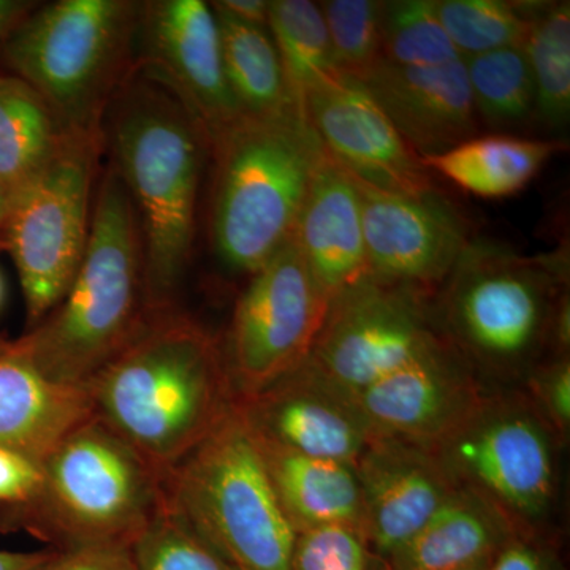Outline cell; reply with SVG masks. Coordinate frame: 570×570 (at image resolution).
Listing matches in <instances>:
<instances>
[{
    "label": "cell",
    "instance_id": "cell-43",
    "mask_svg": "<svg viewBox=\"0 0 570 570\" xmlns=\"http://www.w3.org/2000/svg\"><path fill=\"white\" fill-rule=\"evenodd\" d=\"M490 564H491V562H485V564L474 566V568L464 569V570H489Z\"/></svg>",
    "mask_w": 570,
    "mask_h": 570
},
{
    "label": "cell",
    "instance_id": "cell-41",
    "mask_svg": "<svg viewBox=\"0 0 570 570\" xmlns=\"http://www.w3.org/2000/svg\"><path fill=\"white\" fill-rule=\"evenodd\" d=\"M26 0H0V45L7 39L11 29L36 7Z\"/></svg>",
    "mask_w": 570,
    "mask_h": 570
},
{
    "label": "cell",
    "instance_id": "cell-30",
    "mask_svg": "<svg viewBox=\"0 0 570 570\" xmlns=\"http://www.w3.org/2000/svg\"><path fill=\"white\" fill-rule=\"evenodd\" d=\"M463 59L439 20L436 0L384 3L381 61L403 67H433Z\"/></svg>",
    "mask_w": 570,
    "mask_h": 570
},
{
    "label": "cell",
    "instance_id": "cell-26",
    "mask_svg": "<svg viewBox=\"0 0 570 570\" xmlns=\"http://www.w3.org/2000/svg\"><path fill=\"white\" fill-rule=\"evenodd\" d=\"M62 130L28 82L0 73V183L17 193L43 167Z\"/></svg>",
    "mask_w": 570,
    "mask_h": 570
},
{
    "label": "cell",
    "instance_id": "cell-44",
    "mask_svg": "<svg viewBox=\"0 0 570 570\" xmlns=\"http://www.w3.org/2000/svg\"><path fill=\"white\" fill-rule=\"evenodd\" d=\"M2 299H3V281H2V276H0V305H2Z\"/></svg>",
    "mask_w": 570,
    "mask_h": 570
},
{
    "label": "cell",
    "instance_id": "cell-2",
    "mask_svg": "<svg viewBox=\"0 0 570 570\" xmlns=\"http://www.w3.org/2000/svg\"><path fill=\"white\" fill-rule=\"evenodd\" d=\"M569 291L564 250L521 255L472 238L433 295L442 336L490 389L520 387L549 356L551 322Z\"/></svg>",
    "mask_w": 570,
    "mask_h": 570
},
{
    "label": "cell",
    "instance_id": "cell-38",
    "mask_svg": "<svg viewBox=\"0 0 570 570\" xmlns=\"http://www.w3.org/2000/svg\"><path fill=\"white\" fill-rule=\"evenodd\" d=\"M39 483V463L11 450L0 449V504H22L32 498Z\"/></svg>",
    "mask_w": 570,
    "mask_h": 570
},
{
    "label": "cell",
    "instance_id": "cell-9",
    "mask_svg": "<svg viewBox=\"0 0 570 570\" xmlns=\"http://www.w3.org/2000/svg\"><path fill=\"white\" fill-rule=\"evenodd\" d=\"M564 442L519 387L489 389L431 448L456 487L474 491L519 534H553Z\"/></svg>",
    "mask_w": 570,
    "mask_h": 570
},
{
    "label": "cell",
    "instance_id": "cell-40",
    "mask_svg": "<svg viewBox=\"0 0 570 570\" xmlns=\"http://www.w3.org/2000/svg\"><path fill=\"white\" fill-rule=\"evenodd\" d=\"M52 554L51 550L7 551L0 550V570H41Z\"/></svg>",
    "mask_w": 570,
    "mask_h": 570
},
{
    "label": "cell",
    "instance_id": "cell-20",
    "mask_svg": "<svg viewBox=\"0 0 570 570\" xmlns=\"http://www.w3.org/2000/svg\"><path fill=\"white\" fill-rule=\"evenodd\" d=\"M94 415L88 387L59 384L14 343L0 348V449L41 463Z\"/></svg>",
    "mask_w": 570,
    "mask_h": 570
},
{
    "label": "cell",
    "instance_id": "cell-4",
    "mask_svg": "<svg viewBox=\"0 0 570 570\" xmlns=\"http://www.w3.org/2000/svg\"><path fill=\"white\" fill-rule=\"evenodd\" d=\"M206 145L200 126L165 86L127 92L116 108L112 167L140 223L146 313L175 307L190 264Z\"/></svg>",
    "mask_w": 570,
    "mask_h": 570
},
{
    "label": "cell",
    "instance_id": "cell-5",
    "mask_svg": "<svg viewBox=\"0 0 570 570\" xmlns=\"http://www.w3.org/2000/svg\"><path fill=\"white\" fill-rule=\"evenodd\" d=\"M213 245L228 272L254 275L292 238L326 153L305 108L242 115L209 142Z\"/></svg>",
    "mask_w": 570,
    "mask_h": 570
},
{
    "label": "cell",
    "instance_id": "cell-29",
    "mask_svg": "<svg viewBox=\"0 0 570 570\" xmlns=\"http://www.w3.org/2000/svg\"><path fill=\"white\" fill-rule=\"evenodd\" d=\"M475 115L491 129L534 121L535 88L523 45L464 58Z\"/></svg>",
    "mask_w": 570,
    "mask_h": 570
},
{
    "label": "cell",
    "instance_id": "cell-1",
    "mask_svg": "<svg viewBox=\"0 0 570 570\" xmlns=\"http://www.w3.org/2000/svg\"><path fill=\"white\" fill-rule=\"evenodd\" d=\"M88 389L94 414L164 475L236 403L224 347L176 307L146 313Z\"/></svg>",
    "mask_w": 570,
    "mask_h": 570
},
{
    "label": "cell",
    "instance_id": "cell-18",
    "mask_svg": "<svg viewBox=\"0 0 570 570\" xmlns=\"http://www.w3.org/2000/svg\"><path fill=\"white\" fill-rule=\"evenodd\" d=\"M355 472L365 542L381 562L406 546L456 490L433 450L397 439H371Z\"/></svg>",
    "mask_w": 570,
    "mask_h": 570
},
{
    "label": "cell",
    "instance_id": "cell-13",
    "mask_svg": "<svg viewBox=\"0 0 570 570\" xmlns=\"http://www.w3.org/2000/svg\"><path fill=\"white\" fill-rule=\"evenodd\" d=\"M354 179L362 200L367 275L434 294L474 238L463 213L438 187L390 193Z\"/></svg>",
    "mask_w": 570,
    "mask_h": 570
},
{
    "label": "cell",
    "instance_id": "cell-24",
    "mask_svg": "<svg viewBox=\"0 0 570 570\" xmlns=\"http://www.w3.org/2000/svg\"><path fill=\"white\" fill-rule=\"evenodd\" d=\"M566 148L561 140H534L515 135H475L438 156L423 157L428 171L441 175L480 198L520 194Z\"/></svg>",
    "mask_w": 570,
    "mask_h": 570
},
{
    "label": "cell",
    "instance_id": "cell-19",
    "mask_svg": "<svg viewBox=\"0 0 570 570\" xmlns=\"http://www.w3.org/2000/svg\"><path fill=\"white\" fill-rule=\"evenodd\" d=\"M360 81L420 159L479 135L464 59L433 67L379 61Z\"/></svg>",
    "mask_w": 570,
    "mask_h": 570
},
{
    "label": "cell",
    "instance_id": "cell-10",
    "mask_svg": "<svg viewBox=\"0 0 570 570\" xmlns=\"http://www.w3.org/2000/svg\"><path fill=\"white\" fill-rule=\"evenodd\" d=\"M99 146L100 130L62 132L43 167L13 195L3 246L31 328L61 303L85 257Z\"/></svg>",
    "mask_w": 570,
    "mask_h": 570
},
{
    "label": "cell",
    "instance_id": "cell-12",
    "mask_svg": "<svg viewBox=\"0 0 570 570\" xmlns=\"http://www.w3.org/2000/svg\"><path fill=\"white\" fill-rule=\"evenodd\" d=\"M330 298L294 238L250 275L224 346L236 400L255 395L302 366L328 313Z\"/></svg>",
    "mask_w": 570,
    "mask_h": 570
},
{
    "label": "cell",
    "instance_id": "cell-8",
    "mask_svg": "<svg viewBox=\"0 0 570 570\" xmlns=\"http://www.w3.org/2000/svg\"><path fill=\"white\" fill-rule=\"evenodd\" d=\"M141 3L56 0L33 7L0 45L10 75L47 102L62 132L100 130L137 33Z\"/></svg>",
    "mask_w": 570,
    "mask_h": 570
},
{
    "label": "cell",
    "instance_id": "cell-25",
    "mask_svg": "<svg viewBox=\"0 0 570 570\" xmlns=\"http://www.w3.org/2000/svg\"><path fill=\"white\" fill-rule=\"evenodd\" d=\"M219 26L225 78L245 115H269L294 105L268 29L247 24L212 3Z\"/></svg>",
    "mask_w": 570,
    "mask_h": 570
},
{
    "label": "cell",
    "instance_id": "cell-7",
    "mask_svg": "<svg viewBox=\"0 0 570 570\" xmlns=\"http://www.w3.org/2000/svg\"><path fill=\"white\" fill-rule=\"evenodd\" d=\"M165 502L236 570H292L296 532L238 404L164 480Z\"/></svg>",
    "mask_w": 570,
    "mask_h": 570
},
{
    "label": "cell",
    "instance_id": "cell-15",
    "mask_svg": "<svg viewBox=\"0 0 570 570\" xmlns=\"http://www.w3.org/2000/svg\"><path fill=\"white\" fill-rule=\"evenodd\" d=\"M303 108L326 156L360 181L404 194L436 187L419 154L358 78L341 71L326 75Z\"/></svg>",
    "mask_w": 570,
    "mask_h": 570
},
{
    "label": "cell",
    "instance_id": "cell-31",
    "mask_svg": "<svg viewBox=\"0 0 570 570\" xmlns=\"http://www.w3.org/2000/svg\"><path fill=\"white\" fill-rule=\"evenodd\" d=\"M439 20L463 58L521 47L530 29L527 2L436 0Z\"/></svg>",
    "mask_w": 570,
    "mask_h": 570
},
{
    "label": "cell",
    "instance_id": "cell-37",
    "mask_svg": "<svg viewBox=\"0 0 570 570\" xmlns=\"http://www.w3.org/2000/svg\"><path fill=\"white\" fill-rule=\"evenodd\" d=\"M41 570H135V564L130 543H97L52 549Z\"/></svg>",
    "mask_w": 570,
    "mask_h": 570
},
{
    "label": "cell",
    "instance_id": "cell-22",
    "mask_svg": "<svg viewBox=\"0 0 570 570\" xmlns=\"http://www.w3.org/2000/svg\"><path fill=\"white\" fill-rule=\"evenodd\" d=\"M253 436L277 501L296 534L344 528L365 539V508L355 468L299 455Z\"/></svg>",
    "mask_w": 570,
    "mask_h": 570
},
{
    "label": "cell",
    "instance_id": "cell-39",
    "mask_svg": "<svg viewBox=\"0 0 570 570\" xmlns=\"http://www.w3.org/2000/svg\"><path fill=\"white\" fill-rule=\"evenodd\" d=\"M213 3L238 21L258 28L268 26L269 0H220Z\"/></svg>",
    "mask_w": 570,
    "mask_h": 570
},
{
    "label": "cell",
    "instance_id": "cell-17",
    "mask_svg": "<svg viewBox=\"0 0 570 570\" xmlns=\"http://www.w3.org/2000/svg\"><path fill=\"white\" fill-rule=\"evenodd\" d=\"M236 404L255 436L311 459L355 468L373 439L354 401L306 363Z\"/></svg>",
    "mask_w": 570,
    "mask_h": 570
},
{
    "label": "cell",
    "instance_id": "cell-35",
    "mask_svg": "<svg viewBox=\"0 0 570 570\" xmlns=\"http://www.w3.org/2000/svg\"><path fill=\"white\" fill-rule=\"evenodd\" d=\"M558 438L570 436V355L547 356L538 363L519 387Z\"/></svg>",
    "mask_w": 570,
    "mask_h": 570
},
{
    "label": "cell",
    "instance_id": "cell-21",
    "mask_svg": "<svg viewBox=\"0 0 570 570\" xmlns=\"http://www.w3.org/2000/svg\"><path fill=\"white\" fill-rule=\"evenodd\" d=\"M292 238L330 299L367 275L358 189L354 176L328 156L314 176Z\"/></svg>",
    "mask_w": 570,
    "mask_h": 570
},
{
    "label": "cell",
    "instance_id": "cell-23",
    "mask_svg": "<svg viewBox=\"0 0 570 570\" xmlns=\"http://www.w3.org/2000/svg\"><path fill=\"white\" fill-rule=\"evenodd\" d=\"M519 535L489 501L456 487L448 501L406 546L381 562V570H464L485 564Z\"/></svg>",
    "mask_w": 570,
    "mask_h": 570
},
{
    "label": "cell",
    "instance_id": "cell-14",
    "mask_svg": "<svg viewBox=\"0 0 570 570\" xmlns=\"http://www.w3.org/2000/svg\"><path fill=\"white\" fill-rule=\"evenodd\" d=\"M141 33L153 80L178 97L200 126L206 142L245 115L225 78L219 26L204 0L142 3Z\"/></svg>",
    "mask_w": 570,
    "mask_h": 570
},
{
    "label": "cell",
    "instance_id": "cell-11",
    "mask_svg": "<svg viewBox=\"0 0 570 570\" xmlns=\"http://www.w3.org/2000/svg\"><path fill=\"white\" fill-rule=\"evenodd\" d=\"M433 295L363 276L330 299L306 365L352 396L444 347Z\"/></svg>",
    "mask_w": 570,
    "mask_h": 570
},
{
    "label": "cell",
    "instance_id": "cell-32",
    "mask_svg": "<svg viewBox=\"0 0 570 570\" xmlns=\"http://www.w3.org/2000/svg\"><path fill=\"white\" fill-rule=\"evenodd\" d=\"M130 551L135 570H236L167 502L135 535Z\"/></svg>",
    "mask_w": 570,
    "mask_h": 570
},
{
    "label": "cell",
    "instance_id": "cell-16",
    "mask_svg": "<svg viewBox=\"0 0 570 570\" xmlns=\"http://www.w3.org/2000/svg\"><path fill=\"white\" fill-rule=\"evenodd\" d=\"M489 389L445 344L348 397L373 438L431 449L468 417Z\"/></svg>",
    "mask_w": 570,
    "mask_h": 570
},
{
    "label": "cell",
    "instance_id": "cell-6",
    "mask_svg": "<svg viewBox=\"0 0 570 570\" xmlns=\"http://www.w3.org/2000/svg\"><path fill=\"white\" fill-rule=\"evenodd\" d=\"M165 475L96 414L40 463L20 524L52 549L130 543L165 504Z\"/></svg>",
    "mask_w": 570,
    "mask_h": 570
},
{
    "label": "cell",
    "instance_id": "cell-28",
    "mask_svg": "<svg viewBox=\"0 0 570 570\" xmlns=\"http://www.w3.org/2000/svg\"><path fill=\"white\" fill-rule=\"evenodd\" d=\"M268 29L292 100L303 107L307 94L337 71L324 14L309 0H269Z\"/></svg>",
    "mask_w": 570,
    "mask_h": 570
},
{
    "label": "cell",
    "instance_id": "cell-3",
    "mask_svg": "<svg viewBox=\"0 0 570 570\" xmlns=\"http://www.w3.org/2000/svg\"><path fill=\"white\" fill-rule=\"evenodd\" d=\"M146 316L140 223L115 167L97 193L88 246L58 306L14 341L45 376L88 387Z\"/></svg>",
    "mask_w": 570,
    "mask_h": 570
},
{
    "label": "cell",
    "instance_id": "cell-33",
    "mask_svg": "<svg viewBox=\"0 0 570 570\" xmlns=\"http://www.w3.org/2000/svg\"><path fill=\"white\" fill-rule=\"evenodd\" d=\"M379 0H328L321 2L332 45L335 69L362 78L382 58V17Z\"/></svg>",
    "mask_w": 570,
    "mask_h": 570
},
{
    "label": "cell",
    "instance_id": "cell-27",
    "mask_svg": "<svg viewBox=\"0 0 570 570\" xmlns=\"http://www.w3.org/2000/svg\"><path fill=\"white\" fill-rule=\"evenodd\" d=\"M523 47L535 88L534 121L564 130L570 119V3L527 2Z\"/></svg>",
    "mask_w": 570,
    "mask_h": 570
},
{
    "label": "cell",
    "instance_id": "cell-36",
    "mask_svg": "<svg viewBox=\"0 0 570 570\" xmlns=\"http://www.w3.org/2000/svg\"><path fill=\"white\" fill-rule=\"evenodd\" d=\"M489 570H566L553 534H519L504 547Z\"/></svg>",
    "mask_w": 570,
    "mask_h": 570
},
{
    "label": "cell",
    "instance_id": "cell-34",
    "mask_svg": "<svg viewBox=\"0 0 570 570\" xmlns=\"http://www.w3.org/2000/svg\"><path fill=\"white\" fill-rule=\"evenodd\" d=\"M292 570H381L358 532L325 528L296 535Z\"/></svg>",
    "mask_w": 570,
    "mask_h": 570
},
{
    "label": "cell",
    "instance_id": "cell-45",
    "mask_svg": "<svg viewBox=\"0 0 570 570\" xmlns=\"http://www.w3.org/2000/svg\"><path fill=\"white\" fill-rule=\"evenodd\" d=\"M3 344H6V343H0V348H2V347H3Z\"/></svg>",
    "mask_w": 570,
    "mask_h": 570
},
{
    "label": "cell",
    "instance_id": "cell-42",
    "mask_svg": "<svg viewBox=\"0 0 570 570\" xmlns=\"http://www.w3.org/2000/svg\"><path fill=\"white\" fill-rule=\"evenodd\" d=\"M14 190L6 184L0 183V245L3 246V227H6L7 216H9L11 202H13Z\"/></svg>",
    "mask_w": 570,
    "mask_h": 570
}]
</instances>
